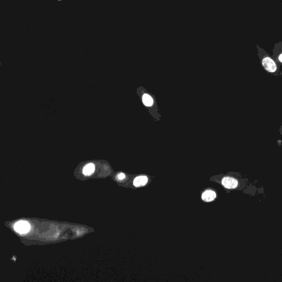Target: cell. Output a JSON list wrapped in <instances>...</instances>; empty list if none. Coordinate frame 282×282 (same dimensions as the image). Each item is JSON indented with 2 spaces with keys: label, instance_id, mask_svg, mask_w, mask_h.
<instances>
[{
  "label": "cell",
  "instance_id": "52a82bcc",
  "mask_svg": "<svg viewBox=\"0 0 282 282\" xmlns=\"http://www.w3.org/2000/svg\"><path fill=\"white\" fill-rule=\"evenodd\" d=\"M142 100L144 104L147 107H151L153 104V100L151 95L144 94L142 97Z\"/></svg>",
  "mask_w": 282,
  "mask_h": 282
},
{
  "label": "cell",
  "instance_id": "5b68a950",
  "mask_svg": "<svg viewBox=\"0 0 282 282\" xmlns=\"http://www.w3.org/2000/svg\"><path fill=\"white\" fill-rule=\"evenodd\" d=\"M148 179L146 176H139L135 178L134 180V184L136 187H142L147 184Z\"/></svg>",
  "mask_w": 282,
  "mask_h": 282
},
{
  "label": "cell",
  "instance_id": "3957f363",
  "mask_svg": "<svg viewBox=\"0 0 282 282\" xmlns=\"http://www.w3.org/2000/svg\"><path fill=\"white\" fill-rule=\"evenodd\" d=\"M14 228L19 233H26L30 229V225L27 221H20L16 223Z\"/></svg>",
  "mask_w": 282,
  "mask_h": 282
},
{
  "label": "cell",
  "instance_id": "8992f818",
  "mask_svg": "<svg viewBox=\"0 0 282 282\" xmlns=\"http://www.w3.org/2000/svg\"><path fill=\"white\" fill-rule=\"evenodd\" d=\"M94 169H95V166H94V164H93L92 163H89L87 165H86L83 168V174L85 175H90L91 174H92L94 172Z\"/></svg>",
  "mask_w": 282,
  "mask_h": 282
},
{
  "label": "cell",
  "instance_id": "277c9868",
  "mask_svg": "<svg viewBox=\"0 0 282 282\" xmlns=\"http://www.w3.org/2000/svg\"><path fill=\"white\" fill-rule=\"evenodd\" d=\"M216 192L212 190H207L205 191L202 195V199L206 202H212L216 198Z\"/></svg>",
  "mask_w": 282,
  "mask_h": 282
},
{
  "label": "cell",
  "instance_id": "ba28073f",
  "mask_svg": "<svg viewBox=\"0 0 282 282\" xmlns=\"http://www.w3.org/2000/svg\"><path fill=\"white\" fill-rule=\"evenodd\" d=\"M117 178H118V179H119V180H123L125 178V175L124 174H123V173H120V174H119L118 175V176H117Z\"/></svg>",
  "mask_w": 282,
  "mask_h": 282
},
{
  "label": "cell",
  "instance_id": "9c48e42d",
  "mask_svg": "<svg viewBox=\"0 0 282 282\" xmlns=\"http://www.w3.org/2000/svg\"><path fill=\"white\" fill-rule=\"evenodd\" d=\"M278 60L280 62H282V52L281 54H280L279 55V56H278Z\"/></svg>",
  "mask_w": 282,
  "mask_h": 282
},
{
  "label": "cell",
  "instance_id": "7a4b0ae2",
  "mask_svg": "<svg viewBox=\"0 0 282 282\" xmlns=\"http://www.w3.org/2000/svg\"><path fill=\"white\" fill-rule=\"evenodd\" d=\"M221 184L224 187L228 189H234L238 185V181L235 178L225 177L221 181Z\"/></svg>",
  "mask_w": 282,
  "mask_h": 282
},
{
  "label": "cell",
  "instance_id": "6da1fadb",
  "mask_svg": "<svg viewBox=\"0 0 282 282\" xmlns=\"http://www.w3.org/2000/svg\"><path fill=\"white\" fill-rule=\"evenodd\" d=\"M262 65L270 72H274L277 70V65L270 56H265L262 59Z\"/></svg>",
  "mask_w": 282,
  "mask_h": 282
}]
</instances>
